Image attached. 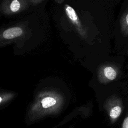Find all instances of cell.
Masks as SVG:
<instances>
[{
	"mask_svg": "<svg viewBox=\"0 0 128 128\" xmlns=\"http://www.w3.org/2000/svg\"><path fill=\"white\" fill-rule=\"evenodd\" d=\"M120 74L118 66L112 62H105L98 69V79L101 84H106L118 78Z\"/></svg>",
	"mask_w": 128,
	"mask_h": 128,
	"instance_id": "7a4b0ae2",
	"label": "cell"
},
{
	"mask_svg": "<svg viewBox=\"0 0 128 128\" xmlns=\"http://www.w3.org/2000/svg\"><path fill=\"white\" fill-rule=\"evenodd\" d=\"M121 128H128V110L122 121Z\"/></svg>",
	"mask_w": 128,
	"mask_h": 128,
	"instance_id": "ba28073f",
	"label": "cell"
},
{
	"mask_svg": "<svg viewBox=\"0 0 128 128\" xmlns=\"http://www.w3.org/2000/svg\"><path fill=\"white\" fill-rule=\"evenodd\" d=\"M22 33V30L18 27H14L6 30L3 32V37L6 39H12L20 36Z\"/></svg>",
	"mask_w": 128,
	"mask_h": 128,
	"instance_id": "5b68a950",
	"label": "cell"
},
{
	"mask_svg": "<svg viewBox=\"0 0 128 128\" xmlns=\"http://www.w3.org/2000/svg\"><path fill=\"white\" fill-rule=\"evenodd\" d=\"M104 108L110 122L114 124L122 114L124 107L122 98L118 95L114 94L106 100L104 103Z\"/></svg>",
	"mask_w": 128,
	"mask_h": 128,
	"instance_id": "6da1fadb",
	"label": "cell"
},
{
	"mask_svg": "<svg viewBox=\"0 0 128 128\" xmlns=\"http://www.w3.org/2000/svg\"><path fill=\"white\" fill-rule=\"evenodd\" d=\"M2 101V98L0 96V102H1Z\"/></svg>",
	"mask_w": 128,
	"mask_h": 128,
	"instance_id": "9c48e42d",
	"label": "cell"
},
{
	"mask_svg": "<svg viewBox=\"0 0 128 128\" xmlns=\"http://www.w3.org/2000/svg\"><path fill=\"white\" fill-rule=\"evenodd\" d=\"M20 8V4L18 0H14L12 2L10 5V8L12 12H16L18 11Z\"/></svg>",
	"mask_w": 128,
	"mask_h": 128,
	"instance_id": "52a82bcc",
	"label": "cell"
},
{
	"mask_svg": "<svg viewBox=\"0 0 128 128\" xmlns=\"http://www.w3.org/2000/svg\"><path fill=\"white\" fill-rule=\"evenodd\" d=\"M56 103V100L54 98L52 97H46L43 98L42 100V104L43 108H48L54 105Z\"/></svg>",
	"mask_w": 128,
	"mask_h": 128,
	"instance_id": "8992f818",
	"label": "cell"
},
{
	"mask_svg": "<svg viewBox=\"0 0 128 128\" xmlns=\"http://www.w3.org/2000/svg\"><path fill=\"white\" fill-rule=\"evenodd\" d=\"M120 26L122 35L124 37L128 36V6L122 14L120 20Z\"/></svg>",
	"mask_w": 128,
	"mask_h": 128,
	"instance_id": "277c9868",
	"label": "cell"
},
{
	"mask_svg": "<svg viewBox=\"0 0 128 128\" xmlns=\"http://www.w3.org/2000/svg\"><path fill=\"white\" fill-rule=\"evenodd\" d=\"M65 10L66 14L68 17L78 27V30H79L80 34L84 36L86 34V32L82 28L79 20L78 17L74 9L71 6L68 5H66Z\"/></svg>",
	"mask_w": 128,
	"mask_h": 128,
	"instance_id": "3957f363",
	"label": "cell"
},
{
	"mask_svg": "<svg viewBox=\"0 0 128 128\" xmlns=\"http://www.w3.org/2000/svg\"><path fill=\"white\" fill-rule=\"evenodd\" d=\"M127 52H128V51H127Z\"/></svg>",
	"mask_w": 128,
	"mask_h": 128,
	"instance_id": "30bf717a",
	"label": "cell"
}]
</instances>
